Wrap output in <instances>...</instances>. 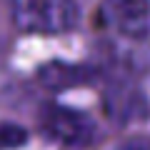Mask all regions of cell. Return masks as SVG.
<instances>
[{
  "label": "cell",
  "instance_id": "1",
  "mask_svg": "<svg viewBox=\"0 0 150 150\" xmlns=\"http://www.w3.org/2000/svg\"><path fill=\"white\" fill-rule=\"evenodd\" d=\"M10 13L20 30L38 35L68 33L78 23L75 0H10Z\"/></svg>",
  "mask_w": 150,
  "mask_h": 150
},
{
  "label": "cell",
  "instance_id": "2",
  "mask_svg": "<svg viewBox=\"0 0 150 150\" xmlns=\"http://www.w3.org/2000/svg\"><path fill=\"white\" fill-rule=\"evenodd\" d=\"M100 15L118 35L150 38V0H103Z\"/></svg>",
  "mask_w": 150,
  "mask_h": 150
},
{
  "label": "cell",
  "instance_id": "3",
  "mask_svg": "<svg viewBox=\"0 0 150 150\" xmlns=\"http://www.w3.org/2000/svg\"><path fill=\"white\" fill-rule=\"evenodd\" d=\"M40 123H43L45 133H50L53 138L68 145H83L95 135V125L85 112L65 105H53V103L45 105L40 112Z\"/></svg>",
  "mask_w": 150,
  "mask_h": 150
},
{
  "label": "cell",
  "instance_id": "4",
  "mask_svg": "<svg viewBox=\"0 0 150 150\" xmlns=\"http://www.w3.org/2000/svg\"><path fill=\"white\" fill-rule=\"evenodd\" d=\"M28 133L15 123H0V150H13L25 143Z\"/></svg>",
  "mask_w": 150,
  "mask_h": 150
},
{
  "label": "cell",
  "instance_id": "5",
  "mask_svg": "<svg viewBox=\"0 0 150 150\" xmlns=\"http://www.w3.org/2000/svg\"><path fill=\"white\" fill-rule=\"evenodd\" d=\"M123 150H150V143H130Z\"/></svg>",
  "mask_w": 150,
  "mask_h": 150
}]
</instances>
